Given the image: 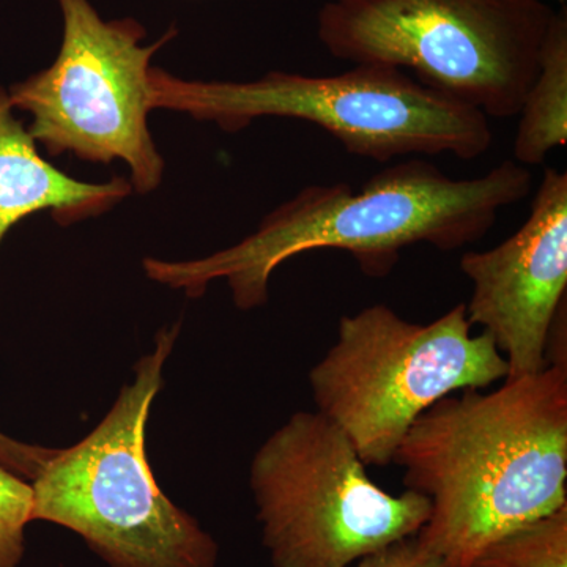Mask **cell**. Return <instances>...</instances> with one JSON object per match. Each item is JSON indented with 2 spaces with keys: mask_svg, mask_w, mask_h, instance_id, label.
Instances as JSON below:
<instances>
[{
  "mask_svg": "<svg viewBox=\"0 0 567 567\" xmlns=\"http://www.w3.org/2000/svg\"><path fill=\"white\" fill-rule=\"evenodd\" d=\"M58 2L61 52L50 69L11 87V106L31 112L29 133L51 156L73 153L102 164L122 159L133 188L151 193L162 183L164 159L148 132V71L155 52L177 31L141 47L140 22L103 21L89 0Z\"/></svg>",
  "mask_w": 567,
  "mask_h": 567,
  "instance_id": "cell-8",
  "label": "cell"
},
{
  "mask_svg": "<svg viewBox=\"0 0 567 567\" xmlns=\"http://www.w3.org/2000/svg\"><path fill=\"white\" fill-rule=\"evenodd\" d=\"M37 446L22 445L0 434V465L13 472L25 473L33 464Z\"/></svg>",
  "mask_w": 567,
  "mask_h": 567,
  "instance_id": "cell-15",
  "label": "cell"
},
{
  "mask_svg": "<svg viewBox=\"0 0 567 567\" xmlns=\"http://www.w3.org/2000/svg\"><path fill=\"white\" fill-rule=\"evenodd\" d=\"M473 567H567V506L503 536Z\"/></svg>",
  "mask_w": 567,
  "mask_h": 567,
  "instance_id": "cell-12",
  "label": "cell"
},
{
  "mask_svg": "<svg viewBox=\"0 0 567 567\" xmlns=\"http://www.w3.org/2000/svg\"><path fill=\"white\" fill-rule=\"evenodd\" d=\"M393 464L431 502L417 543L443 567L475 566L503 536L567 506V368L447 395L409 429Z\"/></svg>",
  "mask_w": 567,
  "mask_h": 567,
  "instance_id": "cell-1",
  "label": "cell"
},
{
  "mask_svg": "<svg viewBox=\"0 0 567 567\" xmlns=\"http://www.w3.org/2000/svg\"><path fill=\"white\" fill-rule=\"evenodd\" d=\"M0 87V245L18 223L43 210L61 226L111 210L132 194L123 177L106 183L76 181L40 155L37 142L13 115Z\"/></svg>",
  "mask_w": 567,
  "mask_h": 567,
  "instance_id": "cell-10",
  "label": "cell"
},
{
  "mask_svg": "<svg viewBox=\"0 0 567 567\" xmlns=\"http://www.w3.org/2000/svg\"><path fill=\"white\" fill-rule=\"evenodd\" d=\"M344 432L317 412H297L252 458L251 491L275 567H349L416 536L427 496L377 486Z\"/></svg>",
  "mask_w": 567,
  "mask_h": 567,
  "instance_id": "cell-7",
  "label": "cell"
},
{
  "mask_svg": "<svg viewBox=\"0 0 567 567\" xmlns=\"http://www.w3.org/2000/svg\"><path fill=\"white\" fill-rule=\"evenodd\" d=\"M472 328L465 303L424 324L382 303L342 316L338 341L309 372L317 412L344 432L365 465L393 464L425 410L506 379L492 336Z\"/></svg>",
  "mask_w": 567,
  "mask_h": 567,
  "instance_id": "cell-6",
  "label": "cell"
},
{
  "mask_svg": "<svg viewBox=\"0 0 567 567\" xmlns=\"http://www.w3.org/2000/svg\"><path fill=\"white\" fill-rule=\"evenodd\" d=\"M152 107L186 112L235 133L256 118L319 126L352 155L390 163L410 155L476 159L492 147L487 115L440 95L405 71L354 65L328 76L271 71L252 82L185 81L148 71Z\"/></svg>",
  "mask_w": 567,
  "mask_h": 567,
  "instance_id": "cell-3",
  "label": "cell"
},
{
  "mask_svg": "<svg viewBox=\"0 0 567 567\" xmlns=\"http://www.w3.org/2000/svg\"><path fill=\"white\" fill-rule=\"evenodd\" d=\"M349 567H443L432 551L417 543L416 536L358 559Z\"/></svg>",
  "mask_w": 567,
  "mask_h": 567,
  "instance_id": "cell-14",
  "label": "cell"
},
{
  "mask_svg": "<svg viewBox=\"0 0 567 567\" xmlns=\"http://www.w3.org/2000/svg\"><path fill=\"white\" fill-rule=\"evenodd\" d=\"M532 182L527 167L511 159L481 177L457 181L413 158L380 171L360 192L349 183L306 186L233 248L189 262L145 259L144 270L189 298L226 279L235 306L249 311L267 303L276 268L300 254L347 251L365 275L386 276L406 246L451 252L476 244L503 208L528 196Z\"/></svg>",
  "mask_w": 567,
  "mask_h": 567,
  "instance_id": "cell-2",
  "label": "cell"
},
{
  "mask_svg": "<svg viewBox=\"0 0 567 567\" xmlns=\"http://www.w3.org/2000/svg\"><path fill=\"white\" fill-rule=\"evenodd\" d=\"M559 3H566V0H557Z\"/></svg>",
  "mask_w": 567,
  "mask_h": 567,
  "instance_id": "cell-16",
  "label": "cell"
},
{
  "mask_svg": "<svg viewBox=\"0 0 567 567\" xmlns=\"http://www.w3.org/2000/svg\"><path fill=\"white\" fill-rule=\"evenodd\" d=\"M32 484L0 465V567H18L24 555V529L32 522Z\"/></svg>",
  "mask_w": 567,
  "mask_h": 567,
  "instance_id": "cell-13",
  "label": "cell"
},
{
  "mask_svg": "<svg viewBox=\"0 0 567 567\" xmlns=\"http://www.w3.org/2000/svg\"><path fill=\"white\" fill-rule=\"evenodd\" d=\"M554 18L544 0H328L317 35L336 59L410 71L440 95L509 118Z\"/></svg>",
  "mask_w": 567,
  "mask_h": 567,
  "instance_id": "cell-5",
  "label": "cell"
},
{
  "mask_svg": "<svg viewBox=\"0 0 567 567\" xmlns=\"http://www.w3.org/2000/svg\"><path fill=\"white\" fill-rule=\"evenodd\" d=\"M461 270L473 287L466 317L494 339L506 379L546 369L551 323L566 305V173L547 167L527 221L495 248L465 252Z\"/></svg>",
  "mask_w": 567,
  "mask_h": 567,
  "instance_id": "cell-9",
  "label": "cell"
},
{
  "mask_svg": "<svg viewBox=\"0 0 567 567\" xmlns=\"http://www.w3.org/2000/svg\"><path fill=\"white\" fill-rule=\"evenodd\" d=\"M178 331H159L102 423L76 445L51 450L32 480V520L71 529L111 567L218 566V544L163 494L145 451Z\"/></svg>",
  "mask_w": 567,
  "mask_h": 567,
  "instance_id": "cell-4",
  "label": "cell"
},
{
  "mask_svg": "<svg viewBox=\"0 0 567 567\" xmlns=\"http://www.w3.org/2000/svg\"><path fill=\"white\" fill-rule=\"evenodd\" d=\"M514 162L539 166L567 142V14L555 13L539 70L518 112Z\"/></svg>",
  "mask_w": 567,
  "mask_h": 567,
  "instance_id": "cell-11",
  "label": "cell"
}]
</instances>
